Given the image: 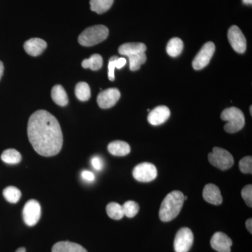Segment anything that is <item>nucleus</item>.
I'll list each match as a JSON object with an SVG mask.
<instances>
[{
	"label": "nucleus",
	"mask_w": 252,
	"mask_h": 252,
	"mask_svg": "<svg viewBox=\"0 0 252 252\" xmlns=\"http://www.w3.org/2000/svg\"><path fill=\"white\" fill-rule=\"evenodd\" d=\"M28 135L33 149L43 157L57 155L62 149L63 136L59 122L51 113L38 110L30 117Z\"/></svg>",
	"instance_id": "nucleus-1"
},
{
	"label": "nucleus",
	"mask_w": 252,
	"mask_h": 252,
	"mask_svg": "<svg viewBox=\"0 0 252 252\" xmlns=\"http://www.w3.org/2000/svg\"><path fill=\"white\" fill-rule=\"evenodd\" d=\"M185 195L180 190H173L162 200L159 210V217L163 222L173 220L178 216L183 207Z\"/></svg>",
	"instance_id": "nucleus-2"
},
{
	"label": "nucleus",
	"mask_w": 252,
	"mask_h": 252,
	"mask_svg": "<svg viewBox=\"0 0 252 252\" xmlns=\"http://www.w3.org/2000/svg\"><path fill=\"white\" fill-rule=\"evenodd\" d=\"M108 35V28L102 25H97L86 28L79 36L78 41L81 45L92 46L105 40Z\"/></svg>",
	"instance_id": "nucleus-3"
},
{
	"label": "nucleus",
	"mask_w": 252,
	"mask_h": 252,
	"mask_svg": "<svg viewBox=\"0 0 252 252\" xmlns=\"http://www.w3.org/2000/svg\"><path fill=\"white\" fill-rule=\"evenodd\" d=\"M220 119L227 122L224 126V130L228 133H235L241 130L245 126V116L243 112L237 107H232L224 109L220 114Z\"/></svg>",
	"instance_id": "nucleus-4"
},
{
	"label": "nucleus",
	"mask_w": 252,
	"mask_h": 252,
	"mask_svg": "<svg viewBox=\"0 0 252 252\" xmlns=\"http://www.w3.org/2000/svg\"><path fill=\"white\" fill-rule=\"evenodd\" d=\"M208 160L213 166L221 170H228L234 164L231 154L220 147H214L212 153L209 154Z\"/></svg>",
	"instance_id": "nucleus-5"
},
{
	"label": "nucleus",
	"mask_w": 252,
	"mask_h": 252,
	"mask_svg": "<svg viewBox=\"0 0 252 252\" xmlns=\"http://www.w3.org/2000/svg\"><path fill=\"white\" fill-rule=\"evenodd\" d=\"M41 205L35 200L28 201L23 207V217L28 226H33L38 223L41 217Z\"/></svg>",
	"instance_id": "nucleus-6"
},
{
	"label": "nucleus",
	"mask_w": 252,
	"mask_h": 252,
	"mask_svg": "<svg viewBox=\"0 0 252 252\" xmlns=\"http://www.w3.org/2000/svg\"><path fill=\"white\" fill-rule=\"evenodd\" d=\"M193 232L189 228H181L176 234L174 248L176 252H188L193 244Z\"/></svg>",
	"instance_id": "nucleus-7"
},
{
	"label": "nucleus",
	"mask_w": 252,
	"mask_h": 252,
	"mask_svg": "<svg viewBox=\"0 0 252 252\" xmlns=\"http://www.w3.org/2000/svg\"><path fill=\"white\" fill-rule=\"evenodd\" d=\"M215 45L212 41H209L204 44L198 54L193 59V67L195 70H200L206 67L211 61L212 56L215 54Z\"/></svg>",
	"instance_id": "nucleus-8"
},
{
	"label": "nucleus",
	"mask_w": 252,
	"mask_h": 252,
	"mask_svg": "<svg viewBox=\"0 0 252 252\" xmlns=\"http://www.w3.org/2000/svg\"><path fill=\"white\" fill-rule=\"evenodd\" d=\"M157 169L150 162H142L134 168L132 175L136 180L140 182H152L157 178Z\"/></svg>",
	"instance_id": "nucleus-9"
},
{
	"label": "nucleus",
	"mask_w": 252,
	"mask_h": 252,
	"mask_svg": "<svg viewBox=\"0 0 252 252\" xmlns=\"http://www.w3.org/2000/svg\"><path fill=\"white\" fill-rule=\"evenodd\" d=\"M228 38L230 46L238 54H244L247 49V41L243 33L236 26H231L228 30Z\"/></svg>",
	"instance_id": "nucleus-10"
},
{
	"label": "nucleus",
	"mask_w": 252,
	"mask_h": 252,
	"mask_svg": "<svg viewBox=\"0 0 252 252\" xmlns=\"http://www.w3.org/2000/svg\"><path fill=\"white\" fill-rule=\"evenodd\" d=\"M121 97L120 91L115 88L106 89L99 93L97 102L102 109H109L114 107Z\"/></svg>",
	"instance_id": "nucleus-11"
},
{
	"label": "nucleus",
	"mask_w": 252,
	"mask_h": 252,
	"mask_svg": "<svg viewBox=\"0 0 252 252\" xmlns=\"http://www.w3.org/2000/svg\"><path fill=\"white\" fill-rule=\"evenodd\" d=\"M212 248L218 252H230L233 241L231 239L222 232H217L210 240Z\"/></svg>",
	"instance_id": "nucleus-12"
},
{
	"label": "nucleus",
	"mask_w": 252,
	"mask_h": 252,
	"mask_svg": "<svg viewBox=\"0 0 252 252\" xmlns=\"http://www.w3.org/2000/svg\"><path fill=\"white\" fill-rule=\"evenodd\" d=\"M170 117V111L165 106H158L150 111L148 115V122L153 126L164 124Z\"/></svg>",
	"instance_id": "nucleus-13"
},
{
	"label": "nucleus",
	"mask_w": 252,
	"mask_h": 252,
	"mask_svg": "<svg viewBox=\"0 0 252 252\" xmlns=\"http://www.w3.org/2000/svg\"><path fill=\"white\" fill-rule=\"evenodd\" d=\"M203 196L205 201L212 205H220L223 202L220 189L213 184H208L204 187Z\"/></svg>",
	"instance_id": "nucleus-14"
},
{
	"label": "nucleus",
	"mask_w": 252,
	"mask_h": 252,
	"mask_svg": "<svg viewBox=\"0 0 252 252\" xmlns=\"http://www.w3.org/2000/svg\"><path fill=\"white\" fill-rule=\"evenodd\" d=\"M23 46L25 51L30 56H38L44 52L47 47V44L45 41L39 38H32L26 41Z\"/></svg>",
	"instance_id": "nucleus-15"
},
{
	"label": "nucleus",
	"mask_w": 252,
	"mask_h": 252,
	"mask_svg": "<svg viewBox=\"0 0 252 252\" xmlns=\"http://www.w3.org/2000/svg\"><path fill=\"white\" fill-rule=\"evenodd\" d=\"M147 46L143 43H126L119 48V53L123 56H132L140 53H145Z\"/></svg>",
	"instance_id": "nucleus-16"
},
{
	"label": "nucleus",
	"mask_w": 252,
	"mask_h": 252,
	"mask_svg": "<svg viewBox=\"0 0 252 252\" xmlns=\"http://www.w3.org/2000/svg\"><path fill=\"white\" fill-rule=\"evenodd\" d=\"M108 151L109 153L115 157H125L130 154V147L124 141H114L109 144Z\"/></svg>",
	"instance_id": "nucleus-17"
},
{
	"label": "nucleus",
	"mask_w": 252,
	"mask_h": 252,
	"mask_svg": "<svg viewBox=\"0 0 252 252\" xmlns=\"http://www.w3.org/2000/svg\"><path fill=\"white\" fill-rule=\"evenodd\" d=\"M52 252H88L79 244L69 241L59 242L52 248Z\"/></svg>",
	"instance_id": "nucleus-18"
},
{
	"label": "nucleus",
	"mask_w": 252,
	"mask_h": 252,
	"mask_svg": "<svg viewBox=\"0 0 252 252\" xmlns=\"http://www.w3.org/2000/svg\"><path fill=\"white\" fill-rule=\"evenodd\" d=\"M51 97L55 103L61 107L67 105L69 102L67 93L64 91V88L61 85H56L53 88L51 91Z\"/></svg>",
	"instance_id": "nucleus-19"
},
{
	"label": "nucleus",
	"mask_w": 252,
	"mask_h": 252,
	"mask_svg": "<svg viewBox=\"0 0 252 252\" xmlns=\"http://www.w3.org/2000/svg\"><path fill=\"white\" fill-rule=\"evenodd\" d=\"M184 49V43L178 37H174L167 43L166 51L167 54L171 57H177L182 54Z\"/></svg>",
	"instance_id": "nucleus-20"
},
{
	"label": "nucleus",
	"mask_w": 252,
	"mask_h": 252,
	"mask_svg": "<svg viewBox=\"0 0 252 252\" xmlns=\"http://www.w3.org/2000/svg\"><path fill=\"white\" fill-rule=\"evenodd\" d=\"M126 59L124 58H119L117 56H112L110 59H109V64H108V77L110 81H114L115 79V69H122L126 65Z\"/></svg>",
	"instance_id": "nucleus-21"
},
{
	"label": "nucleus",
	"mask_w": 252,
	"mask_h": 252,
	"mask_svg": "<svg viewBox=\"0 0 252 252\" xmlns=\"http://www.w3.org/2000/svg\"><path fill=\"white\" fill-rule=\"evenodd\" d=\"M114 0H91V9L97 14H102L112 7Z\"/></svg>",
	"instance_id": "nucleus-22"
},
{
	"label": "nucleus",
	"mask_w": 252,
	"mask_h": 252,
	"mask_svg": "<svg viewBox=\"0 0 252 252\" xmlns=\"http://www.w3.org/2000/svg\"><path fill=\"white\" fill-rule=\"evenodd\" d=\"M1 159L5 163L16 165L21 161L22 157L17 150L14 149H6L1 156Z\"/></svg>",
	"instance_id": "nucleus-23"
},
{
	"label": "nucleus",
	"mask_w": 252,
	"mask_h": 252,
	"mask_svg": "<svg viewBox=\"0 0 252 252\" xmlns=\"http://www.w3.org/2000/svg\"><path fill=\"white\" fill-rule=\"evenodd\" d=\"M81 64L85 69L89 68L92 70L97 71L102 67L103 59L100 55L94 54L91 56L90 59L84 60Z\"/></svg>",
	"instance_id": "nucleus-24"
},
{
	"label": "nucleus",
	"mask_w": 252,
	"mask_h": 252,
	"mask_svg": "<svg viewBox=\"0 0 252 252\" xmlns=\"http://www.w3.org/2000/svg\"><path fill=\"white\" fill-rule=\"evenodd\" d=\"M75 94L77 99L83 102L89 100L91 97V89L86 82L78 83L75 88Z\"/></svg>",
	"instance_id": "nucleus-25"
},
{
	"label": "nucleus",
	"mask_w": 252,
	"mask_h": 252,
	"mask_svg": "<svg viewBox=\"0 0 252 252\" xmlns=\"http://www.w3.org/2000/svg\"><path fill=\"white\" fill-rule=\"evenodd\" d=\"M106 210H107V215L112 220H120L124 217L123 207L119 203H114V202L109 203Z\"/></svg>",
	"instance_id": "nucleus-26"
},
{
	"label": "nucleus",
	"mask_w": 252,
	"mask_h": 252,
	"mask_svg": "<svg viewBox=\"0 0 252 252\" xmlns=\"http://www.w3.org/2000/svg\"><path fill=\"white\" fill-rule=\"evenodd\" d=\"M3 195L8 202L16 203L21 197V192L15 187H8L3 190Z\"/></svg>",
	"instance_id": "nucleus-27"
},
{
	"label": "nucleus",
	"mask_w": 252,
	"mask_h": 252,
	"mask_svg": "<svg viewBox=\"0 0 252 252\" xmlns=\"http://www.w3.org/2000/svg\"><path fill=\"white\" fill-rule=\"evenodd\" d=\"M128 59L130 70L134 72V71L140 69L141 65L146 63L147 56H146L145 53H140V54L128 56Z\"/></svg>",
	"instance_id": "nucleus-28"
},
{
	"label": "nucleus",
	"mask_w": 252,
	"mask_h": 252,
	"mask_svg": "<svg viewBox=\"0 0 252 252\" xmlns=\"http://www.w3.org/2000/svg\"><path fill=\"white\" fill-rule=\"evenodd\" d=\"M123 211H124V216L128 217V218H132L135 217L138 213L140 207L138 204L132 200H129L124 204L122 206Z\"/></svg>",
	"instance_id": "nucleus-29"
},
{
	"label": "nucleus",
	"mask_w": 252,
	"mask_h": 252,
	"mask_svg": "<svg viewBox=\"0 0 252 252\" xmlns=\"http://www.w3.org/2000/svg\"><path fill=\"white\" fill-rule=\"evenodd\" d=\"M240 171L244 174L252 173V157H244L240 160L239 163Z\"/></svg>",
	"instance_id": "nucleus-30"
},
{
	"label": "nucleus",
	"mask_w": 252,
	"mask_h": 252,
	"mask_svg": "<svg viewBox=\"0 0 252 252\" xmlns=\"http://www.w3.org/2000/svg\"><path fill=\"white\" fill-rule=\"evenodd\" d=\"M242 197L249 207H252V186L247 185L244 187L241 192Z\"/></svg>",
	"instance_id": "nucleus-31"
},
{
	"label": "nucleus",
	"mask_w": 252,
	"mask_h": 252,
	"mask_svg": "<svg viewBox=\"0 0 252 252\" xmlns=\"http://www.w3.org/2000/svg\"><path fill=\"white\" fill-rule=\"evenodd\" d=\"M91 165L94 167V170L100 171L103 169L104 162L102 159L99 157H94L91 159Z\"/></svg>",
	"instance_id": "nucleus-32"
},
{
	"label": "nucleus",
	"mask_w": 252,
	"mask_h": 252,
	"mask_svg": "<svg viewBox=\"0 0 252 252\" xmlns=\"http://www.w3.org/2000/svg\"><path fill=\"white\" fill-rule=\"evenodd\" d=\"M81 177L83 180L88 182H92L94 180V175L93 172L89 171V170H84L81 172Z\"/></svg>",
	"instance_id": "nucleus-33"
},
{
	"label": "nucleus",
	"mask_w": 252,
	"mask_h": 252,
	"mask_svg": "<svg viewBox=\"0 0 252 252\" xmlns=\"http://www.w3.org/2000/svg\"><path fill=\"white\" fill-rule=\"evenodd\" d=\"M246 227L248 228V231L250 233H252V220L251 218L249 219L246 221Z\"/></svg>",
	"instance_id": "nucleus-34"
},
{
	"label": "nucleus",
	"mask_w": 252,
	"mask_h": 252,
	"mask_svg": "<svg viewBox=\"0 0 252 252\" xmlns=\"http://www.w3.org/2000/svg\"><path fill=\"white\" fill-rule=\"evenodd\" d=\"M3 72H4V64L1 61H0V79L2 77Z\"/></svg>",
	"instance_id": "nucleus-35"
},
{
	"label": "nucleus",
	"mask_w": 252,
	"mask_h": 252,
	"mask_svg": "<svg viewBox=\"0 0 252 252\" xmlns=\"http://www.w3.org/2000/svg\"><path fill=\"white\" fill-rule=\"evenodd\" d=\"M243 2L246 5H252V0H243Z\"/></svg>",
	"instance_id": "nucleus-36"
},
{
	"label": "nucleus",
	"mask_w": 252,
	"mask_h": 252,
	"mask_svg": "<svg viewBox=\"0 0 252 252\" xmlns=\"http://www.w3.org/2000/svg\"><path fill=\"white\" fill-rule=\"evenodd\" d=\"M16 252H26V248H21L18 249V250H16Z\"/></svg>",
	"instance_id": "nucleus-37"
},
{
	"label": "nucleus",
	"mask_w": 252,
	"mask_h": 252,
	"mask_svg": "<svg viewBox=\"0 0 252 252\" xmlns=\"http://www.w3.org/2000/svg\"><path fill=\"white\" fill-rule=\"evenodd\" d=\"M250 114H251V115H252V106H250Z\"/></svg>",
	"instance_id": "nucleus-38"
}]
</instances>
